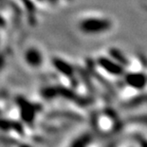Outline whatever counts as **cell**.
I'll list each match as a JSON object with an SVG mask.
<instances>
[{"instance_id": "obj_1", "label": "cell", "mask_w": 147, "mask_h": 147, "mask_svg": "<svg viewBox=\"0 0 147 147\" xmlns=\"http://www.w3.org/2000/svg\"><path fill=\"white\" fill-rule=\"evenodd\" d=\"M94 123L97 131L105 136L123 132V118L113 109L106 108L95 116Z\"/></svg>"}, {"instance_id": "obj_2", "label": "cell", "mask_w": 147, "mask_h": 147, "mask_svg": "<svg viewBox=\"0 0 147 147\" xmlns=\"http://www.w3.org/2000/svg\"><path fill=\"white\" fill-rule=\"evenodd\" d=\"M123 132L138 133L147 137V111L134 113L123 118Z\"/></svg>"}]
</instances>
